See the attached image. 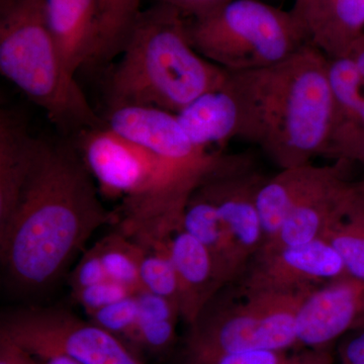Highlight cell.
Listing matches in <instances>:
<instances>
[{"label":"cell","mask_w":364,"mask_h":364,"mask_svg":"<svg viewBox=\"0 0 364 364\" xmlns=\"http://www.w3.org/2000/svg\"><path fill=\"white\" fill-rule=\"evenodd\" d=\"M76 148L43 141L16 210L0 226V258L23 291L51 286L95 231L117 225Z\"/></svg>","instance_id":"obj_1"},{"label":"cell","mask_w":364,"mask_h":364,"mask_svg":"<svg viewBox=\"0 0 364 364\" xmlns=\"http://www.w3.org/2000/svg\"><path fill=\"white\" fill-rule=\"evenodd\" d=\"M327 64L306 44L277 65L227 70L224 85L238 114L236 138L259 147L280 170L326 156L333 122Z\"/></svg>","instance_id":"obj_2"},{"label":"cell","mask_w":364,"mask_h":364,"mask_svg":"<svg viewBox=\"0 0 364 364\" xmlns=\"http://www.w3.org/2000/svg\"><path fill=\"white\" fill-rule=\"evenodd\" d=\"M226 76L193 47L186 16L156 2L139 14L107 79V109L136 105L178 114Z\"/></svg>","instance_id":"obj_3"},{"label":"cell","mask_w":364,"mask_h":364,"mask_svg":"<svg viewBox=\"0 0 364 364\" xmlns=\"http://www.w3.org/2000/svg\"><path fill=\"white\" fill-rule=\"evenodd\" d=\"M77 136L76 149L100 193L124 200L117 227L126 234L181 218L189 196L210 166L188 168L166 161L105 123L79 132Z\"/></svg>","instance_id":"obj_4"},{"label":"cell","mask_w":364,"mask_h":364,"mask_svg":"<svg viewBox=\"0 0 364 364\" xmlns=\"http://www.w3.org/2000/svg\"><path fill=\"white\" fill-rule=\"evenodd\" d=\"M0 72L59 128L105 124L66 65L44 0H0Z\"/></svg>","instance_id":"obj_5"},{"label":"cell","mask_w":364,"mask_h":364,"mask_svg":"<svg viewBox=\"0 0 364 364\" xmlns=\"http://www.w3.org/2000/svg\"><path fill=\"white\" fill-rule=\"evenodd\" d=\"M228 286L193 324L182 347L181 364H203L254 350L286 351L298 346L296 318L314 289L274 293Z\"/></svg>","instance_id":"obj_6"},{"label":"cell","mask_w":364,"mask_h":364,"mask_svg":"<svg viewBox=\"0 0 364 364\" xmlns=\"http://www.w3.org/2000/svg\"><path fill=\"white\" fill-rule=\"evenodd\" d=\"M186 23L196 51L228 71L277 65L310 44L291 11L260 0H232Z\"/></svg>","instance_id":"obj_7"},{"label":"cell","mask_w":364,"mask_h":364,"mask_svg":"<svg viewBox=\"0 0 364 364\" xmlns=\"http://www.w3.org/2000/svg\"><path fill=\"white\" fill-rule=\"evenodd\" d=\"M349 162L282 169L261 186L257 208L264 241L282 248L324 239L358 189L345 176ZM260 248V249H261Z\"/></svg>","instance_id":"obj_8"},{"label":"cell","mask_w":364,"mask_h":364,"mask_svg":"<svg viewBox=\"0 0 364 364\" xmlns=\"http://www.w3.org/2000/svg\"><path fill=\"white\" fill-rule=\"evenodd\" d=\"M0 335L36 358L63 355L81 364H145L124 340L65 309H21L7 314Z\"/></svg>","instance_id":"obj_9"},{"label":"cell","mask_w":364,"mask_h":364,"mask_svg":"<svg viewBox=\"0 0 364 364\" xmlns=\"http://www.w3.org/2000/svg\"><path fill=\"white\" fill-rule=\"evenodd\" d=\"M267 178L253 155L218 153L195 188L212 203L250 261L264 241L257 198Z\"/></svg>","instance_id":"obj_10"},{"label":"cell","mask_w":364,"mask_h":364,"mask_svg":"<svg viewBox=\"0 0 364 364\" xmlns=\"http://www.w3.org/2000/svg\"><path fill=\"white\" fill-rule=\"evenodd\" d=\"M343 261L324 239L282 248H261L237 286L247 291L294 293L345 277Z\"/></svg>","instance_id":"obj_11"},{"label":"cell","mask_w":364,"mask_h":364,"mask_svg":"<svg viewBox=\"0 0 364 364\" xmlns=\"http://www.w3.org/2000/svg\"><path fill=\"white\" fill-rule=\"evenodd\" d=\"M104 121L111 130L179 166L207 168L219 153L195 145L177 114L164 109L136 105L109 107Z\"/></svg>","instance_id":"obj_12"},{"label":"cell","mask_w":364,"mask_h":364,"mask_svg":"<svg viewBox=\"0 0 364 364\" xmlns=\"http://www.w3.org/2000/svg\"><path fill=\"white\" fill-rule=\"evenodd\" d=\"M364 327V280L345 275L314 289L299 308L298 346L328 348Z\"/></svg>","instance_id":"obj_13"},{"label":"cell","mask_w":364,"mask_h":364,"mask_svg":"<svg viewBox=\"0 0 364 364\" xmlns=\"http://www.w3.org/2000/svg\"><path fill=\"white\" fill-rule=\"evenodd\" d=\"M327 68L333 122L326 156L353 162L364 142V33L343 56L328 58Z\"/></svg>","instance_id":"obj_14"},{"label":"cell","mask_w":364,"mask_h":364,"mask_svg":"<svg viewBox=\"0 0 364 364\" xmlns=\"http://www.w3.org/2000/svg\"><path fill=\"white\" fill-rule=\"evenodd\" d=\"M168 246L178 280L179 313L189 326L227 284L205 246L182 228L170 234Z\"/></svg>","instance_id":"obj_15"},{"label":"cell","mask_w":364,"mask_h":364,"mask_svg":"<svg viewBox=\"0 0 364 364\" xmlns=\"http://www.w3.org/2000/svg\"><path fill=\"white\" fill-rule=\"evenodd\" d=\"M48 23L65 60L76 76L90 66L100 30V0H44Z\"/></svg>","instance_id":"obj_16"},{"label":"cell","mask_w":364,"mask_h":364,"mask_svg":"<svg viewBox=\"0 0 364 364\" xmlns=\"http://www.w3.org/2000/svg\"><path fill=\"white\" fill-rule=\"evenodd\" d=\"M42 143L31 135L20 117L0 112V226L20 202Z\"/></svg>","instance_id":"obj_17"},{"label":"cell","mask_w":364,"mask_h":364,"mask_svg":"<svg viewBox=\"0 0 364 364\" xmlns=\"http://www.w3.org/2000/svg\"><path fill=\"white\" fill-rule=\"evenodd\" d=\"M294 16L327 58L343 56L364 33V0H311Z\"/></svg>","instance_id":"obj_18"},{"label":"cell","mask_w":364,"mask_h":364,"mask_svg":"<svg viewBox=\"0 0 364 364\" xmlns=\"http://www.w3.org/2000/svg\"><path fill=\"white\" fill-rule=\"evenodd\" d=\"M181 228L205 246L227 287L241 279L250 259L212 203L195 189L184 208Z\"/></svg>","instance_id":"obj_19"},{"label":"cell","mask_w":364,"mask_h":364,"mask_svg":"<svg viewBox=\"0 0 364 364\" xmlns=\"http://www.w3.org/2000/svg\"><path fill=\"white\" fill-rule=\"evenodd\" d=\"M177 117L189 139L203 149L236 139V102L224 83L191 102Z\"/></svg>","instance_id":"obj_20"},{"label":"cell","mask_w":364,"mask_h":364,"mask_svg":"<svg viewBox=\"0 0 364 364\" xmlns=\"http://www.w3.org/2000/svg\"><path fill=\"white\" fill-rule=\"evenodd\" d=\"M139 316L135 331L129 345L132 348L161 354L173 346L176 339L178 306L157 294L140 291L136 293Z\"/></svg>","instance_id":"obj_21"},{"label":"cell","mask_w":364,"mask_h":364,"mask_svg":"<svg viewBox=\"0 0 364 364\" xmlns=\"http://www.w3.org/2000/svg\"><path fill=\"white\" fill-rule=\"evenodd\" d=\"M324 240L339 254L346 274L364 280V189L359 181L358 191Z\"/></svg>","instance_id":"obj_22"},{"label":"cell","mask_w":364,"mask_h":364,"mask_svg":"<svg viewBox=\"0 0 364 364\" xmlns=\"http://www.w3.org/2000/svg\"><path fill=\"white\" fill-rule=\"evenodd\" d=\"M141 11V0H100V40L90 66H105L119 57Z\"/></svg>","instance_id":"obj_23"},{"label":"cell","mask_w":364,"mask_h":364,"mask_svg":"<svg viewBox=\"0 0 364 364\" xmlns=\"http://www.w3.org/2000/svg\"><path fill=\"white\" fill-rule=\"evenodd\" d=\"M107 277L112 282L140 291V264L143 247L138 241L117 230L95 244Z\"/></svg>","instance_id":"obj_24"},{"label":"cell","mask_w":364,"mask_h":364,"mask_svg":"<svg viewBox=\"0 0 364 364\" xmlns=\"http://www.w3.org/2000/svg\"><path fill=\"white\" fill-rule=\"evenodd\" d=\"M332 347L305 348L289 353L282 350H254L223 356L203 364H334Z\"/></svg>","instance_id":"obj_25"},{"label":"cell","mask_w":364,"mask_h":364,"mask_svg":"<svg viewBox=\"0 0 364 364\" xmlns=\"http://www.w3.org/2000/svg\"><path fill=\"white\" fill-rule=\"evenodd\" d=\"M87 315L91 322L129 344L138 323L136 293Z\"/></svg>","instance_id":"obj_26"},{"label":"cell","mask_w":364,"mask_h":364,"mask_svg":"<svg viewBox=\"0 0 364 364\" xmlns=\"http://www.w3.org/2000/svg\"><path fill=\"white\" fill-rule=\"evenodd\" d=\"M135 294L129 287L107 279L72 293V296L86 314H90Z\"/></svg>","instance_id":"obj_27"},{"label":"cell","mask_w":364,"mask_h":364,"mask_svg":"<svg viewBox=\"0 0 364 364\" xmlns=\"http://www.w3.org/2000/svg\"><path fill=\"white\" fill-rule=\"evenodd\" d=\"M109 279L104 263L93 246L82 256L69 277L72 293Z\"/></svg>","instance_id":"obj_28"},{"label":"cell","mask_w":364,"mask_h":364,"mask_svg":"<svg viewBox=\"0 0 364 364\" xmlns=\"http://www.w3.org/2000/svg\"><path fill=\"white\" fill-rule=\"evenodd\" d=\"M336 356L340 364H364V327L339 340Z\"/></svg>","instance_id":"obj_29"},{"label":"cell","mask_w":364,"mask_h":364,"mask_svg":"<svg viewBox=\"0 0 364 364\" xmlns=\"http://www.w3.org/2000/svg\"><path fill=\"white\" fill-rule=\"evenodd\" d=\"M230 1L232 0H156L159 4L174 7L186 18L203 16Z\"/></svg>","instance_id":"obj_30"},{"label":"cell","mask_w":364,"mask_h":364,"mask_svg":"<svg viewBox=\"0 0 364 364\" xmlns=\"http://www.w3.org/2000/svg\"><path fill=\"white\" fill-rule=\"evenodd\" d=\"M0 364H38L37 359L0 335Z\"/></svg>","instance_id":"obj_31"},{"label":"cell","mask_w":364,"mask_h":364,"mask_svg":"<svg viewBox=\"0 0 364 364\" xmlns=\"http://www.w3.org/2000/svg\"><path fill=\"white\" fill-rule=\"evenodd\" d=\"M36 359H37L38 364H81L74 359L63 355H52Z\"/></svg>","instance_id":"obj_32"},{"label":"cell","mask_w":364,"mask_h":364,"mask_svg":"<svg viewBox=\"0 0 364 364\" xmlns=\"http://www.w3.org/2000/svg\"><path fill=\"white\" fill-rule=\"evenodd\" d=\"M353 162H358L364 169V142L363 145L360 146V148H359L358 154H356L355 158H354ZM359 184H360L361 188L364 189V178L359 181Z\"/></svg>","instance_id":"obj_33"},{"label":"cell","mask_w":364,"mask_h":364,"mask_svg":"<svg viewBox=\"0 0 364 364\" xmlns=\"http://www.w3.org/2000/svg\"><path fill=\"white\" fill-rule=\"evenodd\" d=\"M310 1L311 0H296V1H294L293 9H291V13H293L294 16H296V14H299L304 9H305L306 4Z\"/></svg>","instance_id":"obj_34"}]
</instances>
